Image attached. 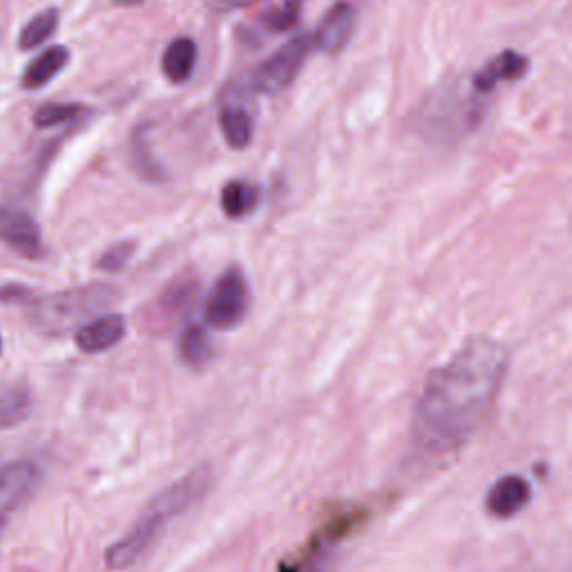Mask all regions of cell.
Segmentation results:
<instances>
[{"instance_id":"cell-22","label":"cell","mask_w":572,"mask_h":572,"mask_svg":"<svg viewBox=\"0 0 572 572\" xmlns=\"http://www.w3.org/2000/svg\"><path fill=\"white\" fill-rule=\"evenodd\" d=\"M83 112H85V108L79 105V103H50V105H43L37 112L34 123L39 127H54V125H61V123L79 119Z\"/></svg>"},{"instance_id":"cell-11","label":"cell","mask_w":572,"mask_h":572,"mask_svg":"<svg viewBox=\"0 0 572 572\" xmlns=\"http://www.w3.org/2000/svg\"><path fill=\"white\" fill-rule=\"evenodd\" d=\"M354 25H356V8L351 3H336L318 28L316 45L327 54H338L340 50L347 48L354 34Z\"/></svg>"},{"instance_id":"cell-21","label":"cell","mask_w":572,"mask_h":572,"mask_svg":"<svg viewBox=\"0 0 572 572\" xmlns=\"http://www.w3.org/2000/svg\"><path fill=\"white\" fill-rule=\"evenodd\" d=\"M132 155H134V166L136 171L146 177V180H155L160 182L164 177L162 168L157 166V162L153 160V153H151V146H149V136H146V127H143V132L139 130L134 134V141H132Z\"/></svg>"},{"instance_id":"cell-24","label":"cell","mask_w":572,"mask_h":572,"mask_svg":"<svg viewBox=\"0 0 572 572\" xmlns=\"http://www.w3.org/2000/svg\"><path fill=\"white\" fill-rule=\"evenodd\" d=\"M257 3V0H206V6L215 12H231V10H242Z\"/></svg>"},{"instance_id":"cell-10","label":"cell","mask_w":572,"mask_h":572,"mask_svg":"<svg viewBox=\"0 0 572 572\" xmlns=\"http://www.w3.org/2000/svg\"><path fill=\"white\" fill-rule=\"evenodd\" d=\"M125 336V320L123 316L110 314V316H101L94 318L90 323H85L83 327L76 329V347L83 354H103L112 347H116Z\"/></svg>"},{"instance_id":"cell-12","label":"cell","mask_w":572,"mask_h":572,"mask_svg":"<svg viewBox=\"0 0 572 572\" xmlns=\"http://www.w3.org/2000/svg\"><path fill=\"white\" fill-rule=\"evenodd\" d=\"M528 72V59L514 50L497 54L488 65L474 76V90L490 92L501 81H519Z\"/></svg>"},{"instance_id":"cell-14","label":"cell","mask_w":572,"mask_h":572,"mask_svg":"<svg viewBox=\"0 0 572 572\" xmlns=\"http://www.w3.org/2000/svg\"><path fill=\"white\" fill-rule=\"evenodd\" d=\"M32 394L21 382L0 385V427H14L30 416Z\"/></svg>"},{"instance_id":"cell-27","label":"cell","mask_w":572,"mask_h":572,"mask_svg":"<svg viewBox=\"0 0 572 572\" xmlns=\"http://www.w3.org/2000/svg\"><path fill=\"white\" fill-rule=\"evenodd\" d=\"M0 347H3V345H0Z\"/></svg>"},{"instance_id":"cell-3","label":"cell","mask_w":572,"mask_h":572,"mask_svg":"<svg viewBox=\"0 0 572 572\" xmlns=\"http://www.w3.org/2000/svg\"><path fill=\"white\" fill-rule=\"evenodd\" d=\"M114 289L105 284H90L41 300L32 311V323L43 334H65L81 320L99 314L114 303Z\"/></svg>"},{"instance_id":"cell-5","label":"cell","mask_w":572,"mask_h":572,"mask_svg":"<svg viewBox=\"0 0 572 572\" xmlns=\"http://www.w3.org/2000/svg\"><path fill=\"white\" fill-rule=\"evenodd\" d=\"M311 50V37L298 34L289 43L282 45L275 54H270L255 72H253V88L259 94L275 96L289 88L296 76L300 74L305 59Z\"/></svg>"},{"instance_id":"cell-19","label":"cell","mask_w":572,"mask_h":572,"mask_svg":"<svg viewBox=\"0 0 572 572\" xmlns=\"http://www.w3.org/2000/svg\"><path fill=\"white\" fill-rule=\"evenodd\" d=\"M303 6L305 0H282L279 6H275L273 10H268L262 17V25L268 32H286L298 25L300 14H303Z\"/></svg>"},{"instance_id":"cell-13","label":"cell","mask_w":572,"mask_h":572,"mask_svg":"<svg viewBox=\"0 0 572 572\" xmlns=\"http://www.w3.org/2000/svg\"><path fill=\"white\" fill-rule=\"evenodd\" d=\"M195 63H197V43L188 37H182L166 48L162 59V70L173 83H186L195 72Z\"/></svg>"},{"instance_id":"cell-6","label":"cell","mask_w":572,"mask_h":572,"mask_svg":"<svg viewBox=\"0 0 572 572\" xmlns=\"http://www.w3.org/2000/svg\"><path fill=\"white\" fill-rule=\"evenodd\" d=\"M248 311V284L239 268H228L206 300L204 318L213 329L226 331L237 327Z\"/></svg>"},{"instance_id":"cell-4","label":"cell","mask_w":572,"mask_h":572,"mask_svg":"<svg viewBox=\"0 0 572 572\" xmlns=\"http://www.w3.org/2000/svg\"><path fill=\"white\" fill-rule=\"evenodd\" d=\"M360 521V510L340 512L334 517V521L325 523L296 556L282 561L277 572H329L336 556V545L351 534Z\"/></svg>"},{"instance_id":"cell-26","label":"cell","mask_w":572,"mask_h":572,"mask_svg":"<svg viewBox=\"0 0 572 572\" xmlns=\"http://www.w3.org/2000/svg\"><path fill=\"white\" fill-rule=\"evenodd\" d=\"M3 528H6V514H0V532H3Z\"/></svg>"},{"instance_id":"cell-9","label":"cell","mask_w":572,"mask_h":572,"mask_svg":"<svg viewBox=\"0 0 572 572\" xmlns=\"http://www.w3.org/2000/svg\"><path fill=\"white\" fill-rule=\"evenodd\" d=\"M41 470L32 461H14L0 466V514L23 503L39 486Z\"/></svg>"},{"instance_id":"cell-16","label":"cell","mask_w":572,"mask_h":572,"mask_svg":"<svg viewBox=\"0 0 572 572\" xmlns=\"http://www.w3.org/2000/svg\"><path fill=\"white\" fill-rule=\"evenodd\" d=\"M257 204H259V191L248 182L235 180V182H228L222 191V208L231 219L246 217L257 208Z\"/></svg>"},{"instance_id":"cell-17","label":"cell","mask_w":572,"mask_h":572,"mask_svg":"<svg viewBox=\"0 0 572 572\" xmlns=\"http://www.w3.org/2000/svg\"><path fill=\"white\" fill-rule=\"evenodd\" d=\"M219 125L226 136V143L235 151H244L253 139V121L244 108H237V105L224 108L219 116Z\"/></svg>"},{"instance_id":"cell-7","label":"cell","mask_w":572,"mask_h":572,"mask_svg":"<svg viewBox=\"0 0 572 572\" xmlns=\"http://www.w3.org/2000/svg\"><path fill=\"white\" fill-rule=\"evenodd\" d=\"M0 239L17 253H21L23 257L37 259L43 255L41 231L37 222L23 211H17V208L0 211Z\"/></svg>"},{"instance_id":"cell-1","label":"cell","mask_w":572,"mask_h":572,"mask_svg":"<svg viewBox=\"0 0 572 572\" xmlns=\"http://www.w3.org/2000/svg\"><path fill=\"white\" fill-rule=\"evenodd\" d=\"M510 369L508 349L492 338L468 340L427 376L413 413V443L429 457L461 450L494 409Z\"/></svg>"},{"instance_id":"cell-18","label":"cell","mask_w":572,"mask_h":572,"mask_svg":"<svg viewBox=\"0 0 572 572\" xmlns=\"http://www.w3.org/2000/svg\"><path fill=\"white\" fill-rule=\"evenodd\" d=\"M180 356L188 367H202L211 358V338L200 325L184 329L180 338Z\"/></svg>"},{"instance_id":"cell-2","label":"cell","mask_w":572,"mask_h":572,"mask_svg":"<svg viewBox=\"0 0 572 572\" xmlns=\"http://www.w3.org/2000/svg\"><path fill=\"white\" fill-rule=\"evenodd\" d=\"M213 479V468L202 463L155 494L136 517L132 528L105 550V565L110 570H125L134 565L160 541L175 519L184 517L208 494Z\"/></svg>"},{"instance_id":"cell-23","label":"cell","mask_w":572,"mask_h":572,"mask_svg":"<svg viewBox=\"0 0 572 572\" xmlns=\"http://www.w3.org/2000/svg\"><path fill=\"white\" fill-rule=\"evenodd\" d=\"M134 248H136V246H134L132 242H123V244L112 246L110 251H105V253L101 255V259H99V268H101V270H110V273H114V270L123 268V266L130 262V257H132Z\"/></svg>"},{"instance_id":"cell-25","label":"cell","mask_w":572,"mask_h":572,"mask_svg":"<svg viewBox=\"0 0 572 572\" xmlns=\"http://www.w3.org/2000/svg\"><path fill=\"white\" fill-rule=\"evenodd\" d=\"M116 6H123V8H136V6H141L143 0H114Z\"/></svg>"},{"instance_id":"cell-20","label":"cell","mask_w":572,"mask_h":572,"mask_svg":"<svg viewBox=\"0 0 572 572\" xmlns=\"http://www.w3.org/2000/svg\"><path fill=\"white\" fill-rule=\"evenodd\" d=\"M57 25H59V12H57L54 8L41 12L39 17H34V19L23 28L21 39H19L21 48H23V50L39 48L41 43H45V41L54 34Z\"/></svg>"},{"instance_id":"cell-15","label":"cell","mask_w":572,"mask_h":572,"mask_svg":"<svg viewBox=\"0 0 572 572\" xmlns=\"http://www.w3.org/2000/svg\"><path fill=\"white\" fill-rule=\"evenodd\" d=\"M70 61V52L61 45H54L45 50L39 59L32 61V65L23 74V88L28 90H39L48 85Z\"/></svg>"},{"instance_id":"cell-8","label":"cell","mask_w":572,"mask_h":572,"mask_svg":"<svg viewBox=\"0 0 572 572\" xmlns=\"http://www.w3.org/2000/svg\"><path fill=\"white\" fill-rule=\"evenodd\" d=\"M532 501V486L519 474H505L490 488L486 508L494 519H512Z\"/></svg>"}]
</instances>
